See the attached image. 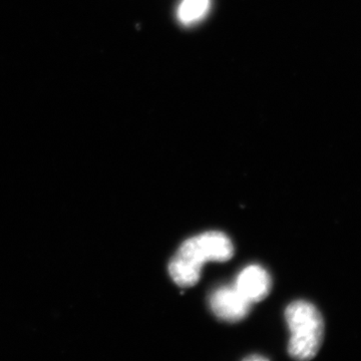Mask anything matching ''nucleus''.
Masks as SVG:
<instances>
[{
    "label": "nucleus",
    "mask_w": 361,
    "mask_h": 361,
    "mask_svg": "<svg viewBox=\"0 0 361 361\" xmlns=\"http://www.w3.org/2000/svg\"><path fill=\"white\" fill-rule=\"evenodd\" d=\"M234 254L231 240L224 233L211 231L186 240L169 263L176 284L191 287L198 283L203 265L209 261L225 262Z\"/></svg>",
    "instance_id": "obj_1"
},
{
    "label": "nucleus",
    "mask_w": 361,
    "mask_h": 361,
    "mask_svg": "<svg viewBox=\"0 0 361 361\" xmlns=\"http://www.w3.org/2000/svg\"><path fill=\"white\" fill-rule=\"evenodd\" d=\"M285 318L291 334L289 355L295 360H312L319 351L324 332L319 311L310 302L295 301L287 306Z\"/></svg>",
    "instance_id": "obj_2"
},
{
    "label": "nucleus",
    "mask_w": 361,
    "mask_h": 361,
    "mask_svg": "<svg viewBox=\"0 0 361 361\" xmlns=\"http://www.w3.org/2000/svg\"><path fill=\"white\" fill-rule=\"evenodd\" d=\"M251 304L236 287H222L213 292L210 306L214 314L228 322L244 319L250 311Z\"/></svg>",
    "instance_id": "obj_3"
},
{
    "label": "nucleus",
    "mask_w": 361,
    "mask_h": 361,
    "mask_svg": "<svg viewBox=\"0 0 361 361\" xmlns=\"http://www.w3.org/2000/svg\"><path fill=\"white\" fill-rule=\"evenodd\" d=\"M250 303L263 300L270 293L272 281L264 268L251 265L240 272L234 285Z\"/></svg>",
    "instance_id": "obj_4"
},
{
    "label": "nucleus",
    "mask_w": 361,
    "mask_h": 361,
    "mask_svg": "<svg viewBox=\"0 0 361 361\" xmlns=\"http://www.w3.org/2000/svg\"><path fill=\"white\" fill-rule=\"evenodd\" d=\"M212 0H180L177 9V18L180 25L193 26L205 20L211 8Z\"/></svg>",
    "instance_id": "obj_5"
},
{
    "label": "nucleus",
    "mask_w": 361,
    "mask_h": 361,
    "mask_svg": "<svg viewBox=\"0 0 361 361\" xmlns=\"http://www.w3.org/2000/svg\"><path fill=\"white\" fill-rule=\"evenodd\" d=\"M246 360H267V358L263 357V356L253 355L247 357Z\"/></svg>",
    "instance_id": "obj_6"
}]
</instances>
